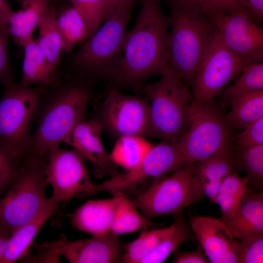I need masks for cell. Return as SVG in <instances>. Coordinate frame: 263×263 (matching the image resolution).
<instances>
[{
    "label": "cell",
    "instance_id": "74e56055",
    "mask_svg": "<svg viewBox=\"0 0 263 263\" xmlns=\"http://www.w3.org/2000/svg\"><path fill=\"white\" fill-rule=\"evenodd\" d=\"M237 150L263 145V117L244 129L236 137Z\"/></svg>",
    "mask_w": 263,
    "mask_h": 263
},
{
    "label": "cell",
    "instance_id": "8d00e7d4",
    "mask_svg": "<svg viewBox=\"0 0 263 263\" xmlns=\"http://www.w3.org/2000/svg\"><path fill=\"white\" fill-rule=\"evenodd\" d=\"M238 263H263V235L249 239L234 241Z\"/></svg>",
    "mask_w": 263,
    "mask_h": 263
},
{
    "label": "cell",
    "instance_id": "bcb514c9",
    "mask_svg": "<svg viewBox=\"0 0 263 263\" xmlns=\"http://www.w3.org/2000/svg\"><path fill=\"white\" fill-rule=\"evenodd\" d=\"M239 0L241 2V3L242 4V5L244 6V7L247 10L248 13L249 14L246 0Z\"/></svg>",
    "mask_w": 263,
    "mask_h": 263
},
{
    "label": "cell",
    "instance_id": "b9f144b4",
    "mask_svg": "<svg viewBox=\"0 0 263 263\" xmlns=\"http://www.w3.org/2000/svg\"><path fill=\"white\" fill-rule=\"evenodd\" d=\"M14 12L7 0H0V29H9V23Z\"/></svg>",
    "mask_w": 263,
    "mask_h": 263
},
{
    "label": "cell",
    "instance_id": "ffe728a7",
    "mask_svg": "<svg viewBox=\"0 0 263 263\" xmlns=\"http://www.w3.org/2000/svg\"><path fill=\"white\" fill-rule=\"evenodd\" d=\"M190 164L193 175L204 195L215 203L216 196L222 181L236 170L233 156L217 155Z\"/></svg>",
    "mask_w": 263,
    "mask_h": 263
},
{
    "label": "cell",
    "instance_id": "603a6c76",
    "mask_svg": "<svg viewBox=\"0 0 263 263\" xmlns=\"http://www.w3.org/2000/svg\"><path fill=\"white\" fill-rule=\"evenodd\" d=\"M50 0H24L22 9L14 11L9 30L15 43L19 46L33 37V32L49 7Z\"/></svg>",
    "mask_w": 263,
    "mask_h": 263
},
{
    "label": "cell",
    "instance_id": "f546056e",
    "mask_svg": "<svg viewBox=\"0 0 263 263\" xmlns=\"http://www.w3.org/2000/svg\"><path fill=\"white\" fill-rule=\"evenodd\" d=\"M173 228L161 243L140 263H161L183 243L192 240L191 229L184 218L178 216L172 223Z\"/></svg>",
    "mask_w": 263,
    "mask_h": 263
},
{
    "label": "cell",
    "instance_id": "7a4b0ae2",
    "mask_svg": "<svg viewBox=\"0 0 263 263\" xmlns=\"http://www.w3.org/2000/svg\"><path fill=\"white\" fill-rule=\"evenodd\" d=\"M91 80L61 74L47 86L36 115L30 151L38 158L47 156L65 143L80 122L92 98Z\"/></svg>",
    "mask_w": 263,
    "mask_h": 263
},
{
    "label": "cell",
    "instance_id": "8fae6325",
    "mask_svg": "<svg viewBox=\"0 0 263 263\" xmlns=\"http://www.w3.org/2000/svg\"><path fill=\"white\" fill-rule=\"evenodd\" d=\"M85 160L74 150L57 147L49 153L45 181L52 188L49 198L59 205L73 198L83 199L94 195L95 184L91 180Z\"/></svg>",
    "mask_w": 263,
    "mask_h": 263
},
{
    "label": "cell",
    "instance_id": "f1b7e54d",
    "mask_svg": "<svg viewBox=\"0 0 263 263\" xmlns=\"http://www.w3.org/2000/svg\"><path fill=\"white\" fill-rule=\"evenodd\" d=\"M173 224L162 228L142 229L139 236L125 244L121 263H140L147 255L153 251L168 235L173 228Z\"/></svg>",
    "mask_w": 263,
    "mask_h": 263
},
{
    "label": "cell",
    "instance_id": "d590c367",
    "mask_svg": "<svg viewBox=\"0 0 263 263\" xmlns=\"http://www.w3.org/2000/svg\"><path fill=\"white\" fill-rule=\"evenodd\" d=\"M82 15L88 27L90 37L98 29L105 17L107 0H70Z\"/></svg>",
    "mask_w": 263,
    "mask_h": 263
},
{
    "label": "cell",
    "instance_id": "7bdbcfd3",
    "mask_svg": "<svg viewBox=\"0 0 263 263\" xmlns=\"http://www.w3.org/2000/svg\"><path fill=\"white\" fill-rule=\"evenodd\" d=\"M251 17L260 21L263 19V0H246Z\"/></svg>",
    "mask_w": 263,
    "mask_h": 263
},
{
    "label": "cell",
    "instance_id": "3957f363",
    "mask_svg": "<svg viewBox=\"0 0 263 263\" xmlns=\"http://www.w3.org/2000/svg\"><path fill=\"white\" fill-rule=\"evenodd\" d=\"M134 1L115 6L106 14L102 25L64 60L58 71L86 79L105 77L114 80L122 56Z\"/></svg>",
    "mask_w": 263,
    "mask_h": 263
},
{
    "label": "cell",
    "instance_id": "6da1fadb",
    "mask_svg": "<svg viewBox=\"0 0 263 263\" xmlns=\"http://www.w3.org/2000/svg\"><path fill=\"white\" fill-rule=\"evenodd\" d=\"M170 27L161 0H141L136 21L128 31L114 81L139 88L147 78L169 69L168 53Z\"/></svg>",
    "mask_w": 263,
    "mask_h": 263
},
{
    "label": "cell",
    "instance_id": "e0dca14e",
    "mask_svg": "<svg viewBox=\"0 0 263 263\" xmlns=\"http://www.w3.org/2000/svg\"><path fill=\"white\" fill-rule=\"evenodd\" d=\"M189 225L209 262L238 263L235 238L218 219L192 216L189 219Z\"/></svg>",
    "mask_w": 263,
    "mask_h": 263
},
{
    "label": "cell",
    "instance_id": "9a60e30c",
    "mask_svg": "<svg viewBox=\"0 0 263 263\" xmlns=\"http://www.w3.org/2000/svg\"><path fill=\"white\" fill-rule=\"evenodd\" d=\"M103 128L98 119L83 120L75 127L65 143L93 165L96 178L106 175L113 177L118 174L116 165L106 152L101 141Z\"/></svg>",
    "mask_w": 263,
    "mask_h": 263
},
{
    "label": "cell",
    "instance_id": "d4e9b609",
    "mask_svg": "<svg viewBox=\"0 0 263 263\" xmlns=\"http://www.w3.org/2000/svg\"><path fill=\"white\" fill-rule=\"evenodd\" d=\"M225 118L231 127L244 130L263 117V90L243 94L231 102Z\"/></svg>",
    "mask_w": 263,
    "mask_h": 263
},
{
    "label": "cell",
    "instance_id": "ee69618b",
    "mask_svg": "<svg viewBox=\"0 0 263 263\" xmlns=\"http://www.w3.org/2000/svg\"><path fill=\"white\" fill-rule=\"evenodd\" d=\"M11 235V232L6 229L3 228L0 231V262L3 257Z\"/></svg>",
    "mask_w": 263,
    "mask_h": 263
},
{
    "label": "cell",
    "instance_id": "d6986e66",
    "mask_svg": "<svg viewBox=\"0 0 263 263\" xmlns=\"http://www.w3.org/2000/svg\"><path fill=\"white\" fill-rule=\"evenodd\" d=\"M221 221L232 236L240 240L263 235V191L257 192L248 187L244 200L239 210Z\"/></svg>",
    "mask_w": 263,
    "mask_h": 263
},
{
    "label": "cell",
    "instance_id": "9c48e42d",
    "mask_svg": "<svg viewBox=\"0 0 263 263\" xmlns=\"http://www.w3.org/2000/svg\"><path fill=\"white\" fill-rule=\"evenodd\" d=\"M204 195L189 164L170 175L155 179L147 188L130 199L143 215L151 220L177 214L202 201Z\"/></svg>",
    "mask_w": 263,
    "mask_h": 263
},
{
    "label": "cell",
    "instance_id": "7402d4cb",
    "mask_svg": "<svg viewBox=\"0 0 263 263\" xmlns=\"http://www.w3.org/2000/svg\"><path fill=\"white\" fill-rule=\"evenodd\" d=\"M57 11L56 6L50 5L39 22L38 35L36 41L44 55L49 68L55 75L58 72L63 50L62 40L57 24Z\"/></svg>",
    "mask_w": 263,
    "mask_h": 263
},
{
    "label": "cell",
    "instance_id": "7dc6e473",
    "mask_svg": "<svg viewBox=\"0 0 263 263\" xmlns=\"http://www.w3.org/2000/svg\"><path fill=\"white\" fill-rule=\"evenodd\" d=\"M16 0L21 3L24 0Z\"/></svg>",
    "mask_w": 263,
    "mask_h": 263
},
{
    "label": "cell",
    "instance_id": "30bf717a",
    "mask_svg": "<svg viewBox=\"0 0 263 263\" xmlns=\"http://www.w3.org/2000/svg\"><path fill=\"white\" fill-rule=\"evenodd\" d=\"M185 166L179 143L163 141L154 145L134 168L95 184L94 195L101 192H107L113 196L125 195L150 179L166 175Z\"/></svg>",
    "mask_w": 263,
    "mask_h": 263
},
{
    "label": "cell",
    "instance_id": "7c38bea8",
    "mask_svg": "<svg viewBox=\"0 0 263 263\" xmlns=\"http://www.w3.org/2000/svg\"><path fill=\"white\" fill-rule=\"evenodd\" d=\"M245 66L244 60L225 45L218 31L196 74L192 86L193 101L213 102V98Z\"/></svg>",
    "mask_w": 263,
    "mask_h": 263
},
{
    "label": "cell",
    "instance_id": "836d02e7",
    "mask_svg": "<svg viewBox=\"0 0 263 263\" xmlns=\"http://www.w3.org/2000/svg\"><path fill=\"white\" fill-rule=\"evenodd\" d=\"M241 76L224 91V95L230 102L250 92L263 90V64L254 62L244 66Z\"/></svg>",
    "mask_w": 263,
    "mask_h": 263
},
{
    "label": "cell",
    "instance_id": "5b68a950",
    "mask_svg": "<svg viewBox=\"0 0 263 263\" xmlns=\"http://www.w3.org/2000/svg\"><path fill=\"white\" fill-rule=\"evenodd\" d=\"M141 90L150 106L148 136L178 142L188 126L191 97L183 80L168 69L158 81L143 86Z\"/></svg>",
    "mask_w": 263,
    "mask_h": 263
},
{
    "label": "cell",
    "instance_id": "4fadbf2b",
    "mask_svg": "<svg viewBox=\"0 0 263 263\" xmlns=\"http://www.w3.org/2000/svg\"><path fill=\"white\" fill-rule=\"evenodd\" d=\"M98 119L114 135L148 136L150 106L145 98L121 93L109 87L107 96L99 111Z\"/></svg>",
    "mask_w": 263,
    "mask_h": 263
},
{
    "label": "cell",
    "instance_id": "4316f807",
    "mask_svg": "<svg viewBox=\"0 0 263 263\" xmlns=\"http://www.w3.org/2000/svg\"><path fill=\"white\" fill-rule=\"evenodd\" d=\"M248 181L235 171L228 174L218 190L215 204L220 207L222 218L234 215L241 207L246 195Z\"/></svg>",
    "mask_w": 263,
    "mask_h": 263
},
{
    "label": "cell",
    "instance_id": "8992f818",
    "mask_svg": "<svg viewBox=\"0 0 263 263\" xmlns=\"http://www.w3.org/2000/svg\"><path fill=\"white\" fill-rule=\"evenodd\" d=\"M231 126L214 102L193 101L180 138L185 166L217 155L233 156Z\"/></svg>",
    "mask_w": 263,
    "mask_h": 263
},
{
    "label": "cell",
    "instance_id": "e575fe53",
    "mask_svg": "<svg viewBox=\"0 0 263 263\" xmlns=\"http://www.w3.org/2000/svg\"><path fill=\"white\" fill-rule=\"evenodd\" d=\"M169 6L183 10L201 11L207 14L221 12L225 14L244 12L249 14L239 0H166Z\"/></svg>",
    "mask_w": 263,
    "mask_h": 263
},
{
    "label": "cell",
    "instance_id": "2e32d148",
    "mask_svg": "<svg viewBox=\"0 0 263 263\" xmlns=\"http://www.w3.org/2000/svg\"><path fill=\"white\" fill-rule=\"evenodd\" d=\"M59 240L60 256L71 263H121L126 244L111 232L75 241L62 235Z\"/></svg>",
    "mask_w": 263,
    "mask_h": 263
},
{
    "label": "cell",
    "instance_id": "277c9868",
    "mask_svg": "<svg viewBox=\"0 0 263 263\" xmlns=\"http://www.w3.org/2000/svg\"><path fill=\"white\" fill-rule=\"evenodd\" d=\"M169 68L192 86L196 74L207 54L218 29L201 11L169 6Z\"/></svg>",
    "mask_w": 263,
    "mask_h": 263
},
{
    "label": "cell",
    "instance_id": "ac0fdd59",
    "mask_svg": "<svg viewBox=\"0 0 263 263\" xmlns=\"http://www.w3.org/2000/svg\"><path fill=\"white\" fill-rule=\"evenodd\" d=\"M122 195L109 199L88 200L69 216L72 227L92 236L110 232Z\"/></svg>",
    "mask_w": 263,
    "mask_h": 263
},
{
    "label": "cell",
    "instance_id": "4dcf8cb0",
    "mask_svg": "<svg viewBox=\"0 0 263 263\" xmlns=\"http://www.w3.org/2000/svg\"><path fill=\"white\" fill-rule=\"evenodd\" d=\"M138 210L131 200L123 194L110 232L119 236L151 227L153 224V222Z\"/></svg>",
    "mask_w": 263,
    "mask_h": 263
},
{
    "label": "cell",
    "instance_id": "c3c4849f",
    "mask_svg": "<svg viewBox=\"0 0 263 263\" xmlns=\"http://www.w3.org/2000/svg\"><path fill=\"white\" fill-rule=\"evenodd\" d=\"M4 228H3L2 227H1V226H0V231L2 229H3ZM5 229V228H4Z\"/></svg>",
    "mask_w": 263,
    "mask_h": 263
},
{
    "label": "cell",
    "instance_id": "60d3db41",
    "mask_svg": "<svg viewBox=\"0 0 263 263\" xmlns=\"http://www.w3.org/2000/svg\"><path fill=\"white\" fill-rule=\"evenodd\" d=\"M172 262L175 263H209L205 258L200 248L187 251L177 250L174 252V258Z\"/></svg>",
    "mask_w": 263,
    "mask_h": 263
},
{
    "label": "cell",
    "instance_id": "1f68e13d",
    "mask_svg": "<svg viewBox=\"0 0 263 263\" xmlns=\"http://www.w3.org/2000/svg\"><path fill=\"white\" fill-rule=\"evenodd\" d=\"M236 169H239L245 173L248 186L263 189V145L237 150L234 157Z\"/></svg>",
    "mask_w": 263,
    "mask_h": 263
},
{
    "label": "cell",
    "instance_id": "ba28073f",
    "mask_svg": "<svg viewBox=\"0 0 263 263\" xmlns=\"http://www.w3.org/2000/svg\"><path fill=\"white\" fill-rule=\"evenodd\" d=\"M48 156L31 161L0 197V226L11 233L35 218L50 202L45 193Z\"/></svg>",
    "mask_w": 263,
    "mask_h": 263
},
{
    "label": "cell",
    "instance_id": "f35d334b",
    "mask_svg": "<svg viewBox=\"0 0 263 263\" xmlns=\"http://www.w3.org/2000/svg\"><path fill=\"white\" fill-rule=\"evenodd\" d=\"M10 37L9 29L0 30V81L1 84L14 79L9 55Z\"/></svg>",
    "mask_w": 263,
    "mask_h": 263
},
{
    "label": "cell",
    "instance_id": "d6a6232c",
    "mask_svg": "<svg viewBox=\"0 0 263 263\" xmlns=\"http://www.w3.org/2000/svg\"><path fill=\"white\" fill-rule=\"evenodd\" d=\"M34 159L19 154L0 143V197Z\"/></svg>",
    "mask_w": 263,
    "mask_h": 263
},
{
    "label": "cell",
    "instance_id": "cb8c5ba5",
    "mask_svg": "<svg viewBox=\"0 0 263 263\" xmlns=\"http://www.w3.org/2000/svg\"><path fill=\"white\" fill-rule=\"evenodd\" d=\"M24 56L22 75L20 83L26 87L33 85H49L60 75L51 72L46 58L33 37L28 39L21 46Z\"/></svg>",
    "mask_w": 263,
    "mask_h": 263
},
{
    "label": "cell",
    "instance_id": "ab89813d",
    "mask_svg": "<svg viewBox=\"0 0 263 263\" xmlns=\"http://www.w3.org/2000/svg\"><path fill=\"white\" fill-rule=\"evenodd\" d=\"M40 249L39 253L34 257L36 262L39 263H58L60 253V240L45 242L38 245Z\"/></svg>",
    "mask_w": 263,
    "mask_h": 263
},
{
    "label": "cell",
    "instance_id": "484cf974",
    "mask_svg": "<svg viewBox=\"0 0 263 263\" xmlns=\"http://www.w3.org/2000/svg\"><path fill=\"white\" fill-rule=\"evenodd\" d=\"M57 24L62 38L63 50L67 53L72 52L76 45L82 44L90 37L85 19L73 5L57 13Z\"/></svg>",
    "mask_w": 263,
    "mask_h": 263
},
{
    "label": "cell",
    "instance_id": "83f0119b",
    "mask_svg": "<svg viewBox=\"0 0 263 263\" xmlns=\"http://www.w3.org/2000/svg\"><path fill=\"white\" fill-rule=\"evenodd\" d=\"M153 146L143 136H120L109 155L114 164L128 171L136 167Z\"/></svg>",
    "mask_w": 263,
    "mask_h": 263
},
{
    "label": "cell",
    "instance_id": "f6af8a7d",
    "mask_svg": "<svg viewBox=\"0 0 263 263\" xmlns=\"http://www.w3.org/2000/svg\"><path fill=\"white\" fill-rule=\"evenodd\" d=\"M130 0L134 1V0H107V7L106 13L108 11H109L110 9H111L112 8L117 5V4L125 1Z\"/></svg>",
    "mask_w": 263,
    "mask_h": 263
},
{
    "label": "cell",
    "instance_id": "52a82bcc",
    "mask_svg": "<svg viewBox=\"0 0 263 263\" xmlns=\"http://www.w3.org/2000/svg\"><path fill=\"white\" fill-rule=\"evenodd\" d=\"M0 100V143L22 156L34 157L30 147L32 127L47 85L26 87L14 79L2 84Z\"/></svg>",
    "mask_w": 263,
    "mask_h": 263
},
{
    "label": "cell",
    "instance_id": "44dd1931",
    "mask_svg": "<svg viewBox=\"0 0 263 263\" xmlns=\"http://www.w3.org/2000/svg\"><path fill=\"white\" fill-rule=\"evenodd\" d=\"M57 207L50 201L35 218L12 232L0 263H14L24 257L36 235Z\"/></svg>",
    "mask_w": 263,
    "mask_h": 263
},
{
    "label": "cell",
    "instance_id": "5bb4252c",
    "mask_svg": "<svg viewBox=\"0 0 263 263\" xmlns=\"http://www.w3.org/2000/svg\"><path fill=\"white\" fill-rule=\"evenodd\" d=\"M206 14L216 26L225 45L244 60L245 66L262 61L263 28L252 20L248 14L244 12Z\"/></svg>",
    "mask_w": 263,
    "mask_h": 263
}]
</instances>
